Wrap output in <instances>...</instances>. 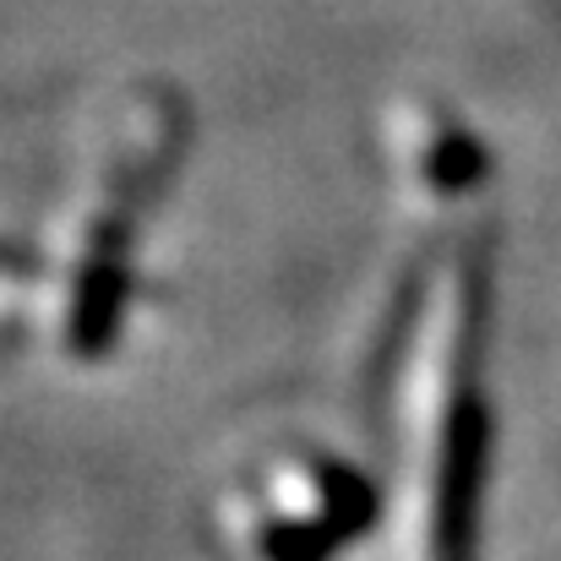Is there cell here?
<instances>
[{
    "mask_svg": "<svg viewBox=\"0 0 561 561\" xmlns=\"http://www.w3.org/2000/svg\"><path fill=\"white\" fill-rule=\"evenodd\" d=\"M175 153H181V110L170 99H142L115 131V148L104 153L88 196L71 207L60 251L49 262L38 322L49 328L60 355L99 360V350L115 339L126 300V245Z\"/></svg>",
    "mask_w": 561,
    "mask_h": 561,
    "instance_id": "2",
    "label": "cell"
},
{
    "mask_svg": "<svg viewBox=\"0 0 561 561\" xmlns=\"http://www.w3.org/2000/svg\"><path fill=\"white\" fill-rule=\"evenodd\" d=\"M485 234L431 262L409 311L403 431H409V546L414 561H469L485 474Z\"/></svg>",
    "mask_w": 561,
    "mask_h": 561,
    "instance_id": "1",
    "label": "cell"
},
{
    "mask_svg": "<svg viewBox=\"0 0 561 561\" xmlns=\"http://www.w3.org/2000/svg\"><path fill=\"white\" fill-rule=\"evenodd\" d=\"M256 561H328L371 518V496L350 463L328 453H278L234 502Z\"/></svg>",
    "mask_w": 561,
    "mask_h": 561,
    "instance_id": "3",
    "label": "cell"
}]
</instances>
